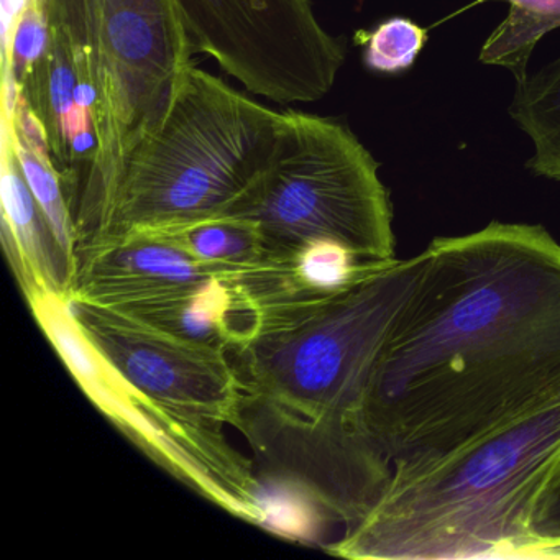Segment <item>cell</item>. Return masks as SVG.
Here are the masks:
<instances>
[{"instance_id":"obj_1","label":"cell","mask_w":560,"mask_h":560,"mask_svg":"<svg viewBox=\"0 0 560 560\" xmlns=\"http://www.w3.org/2000/svg\"><path fill=\"white\" fill-rule=\"evenodd\" d=\"M424 250L363 406L389 478L560 402V242L542 225L493 221Z\"/></svg>"},{"instance_id":"obj_2","label":"cell","mask_w":560,"mask_h":560,"mask_svg":"<svg viewBox=\"0 0 560 560\" xmlns=\"http://www.w3.org/2000/svg\"><path fill=\"white\" fill-rule=\"evenodd\" d=\"M425 258V250L396 258L339 293L265 311L257 336L228 353L241 388L231 425L255 468L304 485L343 530L375 506L392 477L363 406Z\"/></svg>"},{"instance_id":"obj_3","label":"cell","mask_w":560,"mask_h":560,"mask_svg":"<svg viewBox=\"0 0 560 560\" xmlns=\"http://www.w3.org/2000/svg\"><path fill=\"white\" fill-rule=\"evenodd\" d=\"M560 468V402L408 478H389L334 556L530 559L537 501Z\"/></svg>"},{"instance_id":"obj_4","label":"cell","mask_w":560,"mask_h":560,"mask_svg":"<svg viewBox=\"0 0 560 560\" xmlns=\"http://www.w3.org/2000/svg\"><path fill=\"white\" fill-rule=\"evenodd\" d=\"M283 126L284 110L191 65L159 126L127 160L94 245L228 218L267 172Z\"/></svg>"},{"instance_id":"obj_5","label":"cell","mask_w":560,"mask_h":560,"mask_svg":"<svg viewBox=\"0 0 560 560\" xmlns=\"http://www.w3.org/2000/svg\"><path fill=\"white\" fill-rule=\"evenodd\" d=\"M70 44L96 136L71 201L80 254L101 237L127 160L165 116L195 55L175 0H45Z\"/></svg>"},{"instance_id":"obj_6","label":"cell","mask_w":560,"mask_h":560,"mask_svg":"<svg viewBox=\"0 0 560 560\" xmlns=\"http://www.w3.org/2000/svg\"><path fill=\"white\" fill-rule=\"evenodd\" d=\"M372 153L343 124L284 110L277 153L228 218L257 228L268 261L336 244L373 267L396 258L393 208Z\"/></svg>"},{"instance_id":"obj_7","label":"cell","mask_w":560,"mask_h":560,"mask_svg":"<svg viewBox=\"0 0 560 560\" xmlns=\"http://www.w3.org/2000/svg\"><path fill=\"white\" fill-rule=\"evenodd\" d=\"M34 317L81 389L137 447L212 503L258 523L255 464L225 441L222 425L183 418L140 395L104 359L68 301H40Z\"/></svg>"},{"instance_id":"obj_8","label":"cell","mask_w":560,"mask_h":560,"mask_svg":"<svg viewBox=\"0 0 560 560\" xmlns=\"http://www.w3.org/2000/svg\"><path fill=\"white\" fill-rule=\"evenodd\" d=\"M195 54L206 55L248 93L277 104H311L336 83L343 45L310 0H175Z\"/></svg>"},{"instance_id":"obj_9","label":"cell","mask_w":560,"mask_h":560,"mask_svg":"<svg viewBox=\"0 0 560 560\" xmlns=\"http://www.w3.org/2000/svg\"><path fill=\"white\" fill-rule=\"evenodd\" d=\"M70 301L84 332L140 395L183 418L231 425L241 388L228 353L176 339L122 311Z\"/></svg>"},{"instance_id":"obj_10","label":"cell","mask_w":560,"mask_h":560,"mask_svg":"<svg viewBox=\"0 0 560 560\" xmlns=\"http://www.w3.org/2000/svg\"><path fill=\"white\" fill-rule=\"evenodd\" d=\"M238 273L199 261L159 235L133 234L80 252L71 300L124 307Z\"/></svg>"},{"instance_id":"obj_11","label":"cell","mask_w":560,"mask_h":560,"mask_svg":"<svg viewBox=\"0 0 560 560\" xmlns=\"http://www.w3.org/2000/svg\"><path fill=\"white\" fill-rule=\"evenodd\" d=\"M2 245L25 300L57 294L71 300L78 265L58 241L47 214L35 199L11 132L2 126Z\"/></svg>"},{"instance_id":"obj_12","label":"cell","mask_w":560,"mask_h":560,"mask_svg":"<svg viewBox=\"0 0 560 560\" xmlns=\"http://www.w3.org/2000/svg\"><path fill=\"white\" fill-rule=\"evenodd\" d=\"M113 310L137 317L176 339L222 353L254 339L264 323V313L238 283L237 275L212 278Z\"/></svg>"},{"instance_id":"obj_13","label":"cell","mask_w":560,"mask_h":560,"mask_svg":"<svg viewBox=\"0 0 560 560\" xmlns=\"http://www.w3.org/2000/svg\"><path fill=\"white\" fill-rule=\"evenodd\" d=\"M510 116L533 142L527 168L560 182V57L517 83Z\"/></svg>"},{"instance_id":"obj_14","label":"cell","mask_w":560,"mask_h":560,"mask_svg":"<svg viewBox=\"0 0 560 560\" xmlns=\"http://www.w3.org/2000/svg\"><path fill=\"white\" fill-rule=\"evenodd\" d=\"M258 526L301 542L326 546L324 537L332 524L339 523L323 501L304 485L273 471L258 470Z\"/></svg>"},{"instance_id":"obj_15","label":"cell","mask_w":560,"mask_h":560,"mask_svg":"<svg viewBox=\"0 0 560 560\" xmlns=\"http://www.w3.org/2000/svg\"><path fill=\"white\" fill-rule=\"evenodd\" d=\"M485 2H508L510 12L485 42L480 61L511 71L520 83L527 78L534 48L549 32L560 28V0H475L462 11Z\"/></svg>"},{"instance_id":"obj_16","label":"cell","mask_w":560,"mask_h":560,"mask_svg":"<svg viewBox=\"0 0 560 560\" xmlns=\"http://www.w3.org/2000/svg\"><path fill=\"white\" fill-rule=\"evenodd\" d=\"M147 234L166 238L199 261L224 270L245 271L267 264L260 234L245 219H209L186 228Z\"/></svg>"},{"instance_id":"obj_17","label":"cell","mask_w":560,"mask_h":560,"mask_svg":"<svg viewBox=\"0 0 560 560\" xmlns=\"http://www.w3.org/2000/svg\"><path fill=\"white\" fill-rule=\"evenodd\" d=\"M365 45L363 63L376 73L398 74L418 60L428 42V31L406 18H392L373 32H360Z\"/></svg>"},{"instance_id":"obj_18","label":"cell","mask_w":560,"mask_h":560,"mask_svg":"<svg viewBox=\"0 0 560 560\" xmlns=\"http://www.w3.org/2000/svg\"><path fill=\"white\" fill-rule=\"evenodd\" d=\"M48 44V21L45 0L35 2L19 19L11 40L2 45L4 81L21 86Z\"/></svg>"},{"instance_id":"obj_19","label":"cell","mask_w":560,"mask_h":560,"mask_svg":"<svg viewBox=\"0 0 560 560\" xmlns=\"http://www.w3.org/2000/svg\"><path fill=\"white\" fill-rule=\"evenodd\" d=\"M534 559L560 557V483L540 494L533 523Z\"/></svg>"},{"instance_id":"obj_20","label":"cell","mask_w":560,"mask_h":560,"mask_svg":"<svg viewBox=\"0 0 560 560\" xmlns=\"http://www.w3.org/2000/svg\"><path fill=\"white\" fill-rule=\"evenodd\" d=\"M35 2L40 0H0V15H2V45L11 40L12 32L19 19Z\"/></svg>"}]
</instances>
